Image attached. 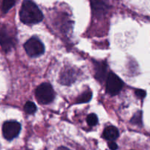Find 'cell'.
Wrapping results in <instances>:
<instances>
[{
    "label": "cell",
    "instance_id": "52a82bcc",
    "mask_svg": "<svg viewBox=\"0 0 150 150\" xmlns=\"http://www.w3.org/2000/svg\"><path fill=\"white\" fill-rule=\"evenodd\" d=\"M76 79V73L74 69L65 68L62 70L60 76L59 81L62 84L68 86L73 83Z\"/></svg>",
    "mask_w": 150,
    "mask_h": 150
},
{
    "label": "cell",
    "instance_id": "5b68a950",
    "mask_svg": "<svg viewBox=\"0 0 150 150\" xmlns=\"http://www.w3.org/2000/svg\"><path fill=\"white\" fill-rule=\"evenodd\" d=\"M122 81L114 73H110L107 77L106 92L111 96L117 95L123 88Z\"/></svg>",
    "mask_w": 150,
    "mask_h": 150
},
{
    "label": "cell",
    "instance_id": "6da1fadb",
    "mask_svg": "<svg viewBox=\"0 0 150 150\" xmlns=\"http://www.w3.org/2000/svg\"><path fill=\"white\" fill-rule=\"evenodd\" d=\"M20 19L25 24L38 23L43 18V15L36 4L30 0H25L21 7Z\"/></svg>",
    "mask_w": 150,
    "mask_h": 150
},
{
    "label": "cell",
    "instance_id": "9a60e30c",
    "mask_svg": "<svg viewBox=\"0 0 150 150\" xmlns=\"http://www.w3.org/2000/svg\"><path fill=\"white\" fill-rule=\"evenodd\" d=\"M86 122L89 126H95L98 122V117L95 114H90L87 116Z\"/></svg>",
    "mask_w": 150,
    "mask_h": 150
},
{
    "label": "cell",
    "instance_id": "5bb4252c",
    "mask_svg": "<svg viewBox=\"0 0 150 150\" xmlns=\"http://www.w3.org/2000/svg\"><path fill=\"white\" fill-rule=\"evenodd\" d=\"M130 122L136 125L141 126L142 125V111H138L132 117Z\"/></svg>",
    "mask_w": 150,
    "mask_h": 150
},
{
    "label": "cell",
    "instance_id": "2e32d148",
    "mask_svg": "<svg viewBox=\"0 0 150 150\" xmlns=\"http://www.w3.org/2000/svg\"><path fill=\"white\" fill-rule=\"evenodd\" d=\"M135 94H136V95L138 98H141V99L144 98L146 95V92H145L144 90H143V89H136V90L135 91Z\"/></svg>",
    "mask_w": 150,
    "mask_h": 150
},
{
    "label": "cell",
    "instance_id": "ac0fdd59",
    "mask_svg": "<svg viewBox=\"0 0 150 150\" xmlns=\"http://www.w3.org/2000/svg\"><path fill=\"white\" fill-rule=\"evenodd\" d=\"M57 150H70V149H69L67 147H64V146H61V147L58 148Z\"/></svg>",
    "mask_w": 150,
    "mask_h": 150
},
{
    "label": "cell",
    "instance_id": "277c9868",
    "mask_svg": "<svg viewBox=\"0 0 150 150\" xmlns=\"http://www.w3.org/2000/svg\"><path fill=\"white\" fill-rule=\"evenodd\" d=\"M15 45V38L4 25L0 26V45L4 52H9Z\"/></svg>",
    "mask_w": 150,
    "mask_h": 150
},
{
    "label": "cell",
    "instance_id": "7a4b0ae2",
    "mask_svg": "<svg viewBox=\"0 0 150 150\" xmlns=\"http://www.w3.org/2000/svg\"><path fill=\"white\" fill-rule=\"evenodd\" d=\"M35 97L39 103L47 105L54 100L55 92L51 84L43 83L37 87L35 90Z\"/></svg>",
    "mask_w": 150,
    "mask_h": 150
},
{
    "label": "cell",
    "instance_id": "9c48e42d",
    "mask_svg": "<svg viewBox=\"0 0 150 150\" xmlns=\"http://www.w3.org/2000/svg\"><path fill=\"white\" fill-rule=\"evenodd\" d=\"M95 78L98 81L102 82L105 78L107 70V66L105 62H95Z\"/></svg>",
    "mask_w": 150,
    "mask_h": 150
},
{
    "label": "cell",
    "instance_id": "3957f363",
    "mask_svg": "<svg viewBox=\"0 0 150 150\" xmlns=\"http://www.w3.org/2000/svg\"><path fill=\"white\" fill-rule=\"evenodd\" d=\"M24 49L30 57H38L45 51V47L40 40L36 37H32L24 43Z\"/></svg>",
    "mask_w": 150,
    "mask_h": 150
},
{
    "label": "cell",
    "instance_id": "ba28073f",
    "mask_svg": "<svg viewBox=\"0 0 150 150\" xmlns=\"http://www.w3.org/2000/svg\"><path fill=\"white\" fill-rule=\"evenodd\" d=\"M92 7L95 16H102L108 10V4L105 0H91Z\"/></svg>",
    "mask_w": 150,
    "mask_h": 150
},
{
    "label": "cell",
    "instance_id": "8fae6325",
    "mask_svg": "<svg viewBox=\"0 0 150 150\" xmlns=\"http://www.w3.org/2000/svg\"><path fill=\"white\" fill-rule=\"evenodd\" d=\"M92 97V93L91 91L86 90L83 92L80 96L76 100V103H85L89 102Z\"/></svg>",
    "mask_w": 150,
    "mask_h": 150
},
{
    "label": "cell",
    "instance_id": "4fadbf2b",
    "mask_svg": "<svg viewBox=\"0 0 150 150\" xmlns=\"http://www.w3.org/2000/svg\"><path fill=\"white\" fill-rule=\"evenodd\" d=\"M24 111L27 114H33L37 110V107L33 102L28 101L24 105Z\"/></svg>",
    "mask_w": 150,
    "mask_h": 150
},
{
    "label": "cell",
    "instance_id": "7c38bea8",
    "mask_svg": "<svg viewBox=\"0 0 150 150\" xmlns=\"http://www.w3.org/2000/svg\"><path fill=\"white\" fill-rule=\"evenodd\" d=\"M16 0H3L1 10L4 13H7L16 4Z\"/></svg>",
    "mask_w": 150,
    "mask_h": 150
},
{
    "label": "cell",
    "instance_id": "8992f818",
    "mask_svg": "<svg viewBox=\"0 0 150 150\" xmlns=\"http://www.w3.org/2000/svg\"><path fill=\"white\" fill-rule=\"evenodd\" d=\"M21 126L16 121H7L3 124L2 133L3 136L7 141H12L17 137L20 133Z\"/></svg>",
    "mask_w": 150,
    "mask_h": 150
},
{
    "label": "cell",
    "instance_id": "30bf717a",
    "mask_svg": "<svg viewBox=\"0 0 150 150\" xmlns=\"http://www.w3.org/2000/svg\"><path fill=\"white\" fill-rule=\"evenodd\" d=\"M119 136H120V133H119L118 129L114 126L107 127L103 133V137L110 142H114L119 137Z\"/></svg>",
    "mask_w": 150,
    "mask_h": 150
},
{
    "label": "cell",
    "instance_id": "e0dca14e",
    "mask_svg": "<svg viewBox=\"0 0 150 150\" xmlns=\"http://www.w3.org/2000/svg\"><path fill=\"white\" fill-rule=\"evenodd\" d=\"M108 147L111 150H117L118 149V145L114 142H111L108 143Z\"/></svg>",
    "mask_w": 150,
    "mask_h": 150
}]
</instances>
